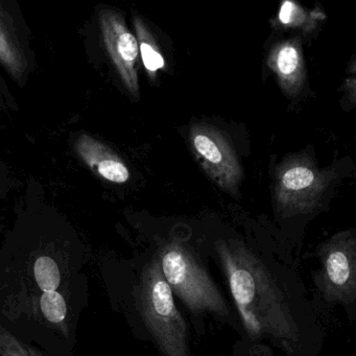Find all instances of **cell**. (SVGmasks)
I'll return each mask as SVG.
<instances>
[{"instance_id":"cell-2","label":"cell","mask_w":356,"mask_h":356,"mask_svg":"<svg viewBox=\"0 0 356 356\" xmlns=\"http://www.w3.org/2000/svg\"><path fill=\"white\" fill-rule=\"evenodd\" d=\"M137 301L141 316L163 356H191L186 323L177 308L158 257L143 268Z\"/></svg>"},{"instance_id":"cell-12","label":"cell","mask_w":356,"mask_h":356,"mask_svg":"<svg viewBox=\"0 0 356 356\" xmlns=\"http://www.w3.org/2000/svg\"><path fill=\"white\" fill-rule=\"evenodd\" d=\"M34 278L39 289L45 291H58L61 284V273L57 262L49 256H40L34 264Z\"/></svg>"},{"instance_id":"cell-3","label":"cell","mask_w":356,"mask_h":356,"mask_svg":"<svg viewBox=\"0 0 356 356\" xmlns=\"http://www.w3.org/2000/svg\"><path fill=\"white\" fill-rule=\"evenodd\" d=\"M158 259L168 286L191 312L229 316L230 312L224 295L184 245L168 243L160 250Z\"/></svg>"},{"instance_id":"cell-7","label":"cell","mask_w":356,"mask_h":356,"mask_svg":"<svg viewBox=\"0 0 356 356\" xmlns=\"http://www.w3.org/2000/svg\"><path fill=\"white\" fill-rule=\"evenodd\" d=\"M321 286L325 296L334 301L347 302L355 295V241L348 233L333 237L324 245Z\"/></svg>"},{"instance_id":"cell-11","label":"cell","mask_w":356,"mask_h":356,"mask_svg":"<svg viewBox=\"0 0 356 356\" xmlns=\"http://www.w3.org/2000/svg\"><path fill=\"white\" fill-rule=\"evenodd\" d=\"M133 22H134L141 60H143V65H145L149 78L153 80L157 76L158 70H163L165 67V61H164L163 56L160 53L155 38L149 32V28L143 22V20L139 16H134Z\"/></svg>"},{"instance_id":"cell-13","label":"cell","mask_w":356,"mask_h":356,"mask_svg":"<svg viewBox=\"0 0 356 356\" xmlns=\"http://www.w3.org/2000/svg\"><path fill=\"white\" fill-rule=\"evenodd\" d=\"M40 309L44 318L53 324H63L67 318V303L62 293L58 291L42 293Z\"/></svg>"},{"instance_id":"cell-4","label":"cell","mask_w":356,"mask_h":356,"mask_svg":"<svg viewBox=\"0 0 356 356\" xmlns=\"http://www.w3.org/2000/svg\"><path fill=\"white\" fill-rule=\"evenodd\" d=\"M189 137L193 154L208 176L227 193H236L243 170L228 139L208 124H195Z\"/></svg>"},{"instance_id":"cell-8","label":"cell","mask_w":356,"mask_h":356,"mask_svg":"<svg viewBox=\"0 0 356 356\" xmlns=\"http://www.w3.org/2000/svg\"><path fill=\"white\" fill-rule=\"evenodd\" d=\"M268 64L285 93L296 95L300 92L305 82L306 70L298 39L281 41L274 45L268 55Z\"/></svg>"},{"instance_id":"cell-1","label":"cell","mask_w":356,"mask_h":356,"mask_svg":"<svg viewBox=\"0 0 356 356\" xmlns=\"http://www.w3.org/2000/svg\"><path fill=\"white\" fill-rule=\"evenodd\" d=\"M216 251L247 330L253 335L296 339L291 312L266 266L243 245L218 243Z\"/></svg>"},{"instance_id":"cell-6","label":"cell","mask_w":356,"mask_h":356,"mask_svg":"<svg viewBox=\"0 0 356 356\" xmlns=\"http://www.w3.org/2000/svg\"><path fill=\"white\" fill-rule=\"evenodd\" d=\"M99 19L108 55L122 84L137 99L139 97V47L136 37L130 32L122 16L113 10H101Z\"/></svg>"},{"instance_id":"cell-9","label":"cell","mask_w":356,"mask_h":356,"mask_svg":"<svg viewBox=\"0 0 356 356\" xmlns=\"http://www.w3.org/2000/svg\"><path fill=\"white\" fill-rule=\"evenodd\" d=\"M74 147L81 159L105 180L122 184L130 179V172L124 162L95 137L81 135L76 139Z\"/></svg>"},{"instance_id":"cell-14","label":"cell","mask_w":356,"mask_h":356,"mask_svg":"<svg viewBox=\"0 0 356 356\" xmlns=\"http://www.w3.org/2000/svg\"><path fill=\"white\" fill-rule=\"evenodd\" d=\"M0 356H43L36 350L0 328Z\"/></svg>"},{"instance_id":"cell-10","label":"cell","mask_w":356,"mask_h":356,"mask_svg":"<svg viewBox=\"0 0 356 356\" xmlns=\"http://www.w3.org/2000/svg\"><path fill=\"white\" fill-rule=\"evenodd\" d=\"M0 64L16 81L22 80L28 70L26 53L18 40L17 34L13 26L10 22V18L1 7H0Z\"/></svg>"},{"instance_id":"cell-5","label":"cell","mask_w":356,"mask_h":356,"mask_svg":"<svg viewBox=\"0 0 356 356\" xmlns=\"http://www.w3.org/2000/svg\"><path fill=\"white\" fill-rule=\"evenodd\" d=\"M327 186L326 177L305 158L289 160L277 170L274 197L282 211L312 209Z\"/></svg>"},{"instance_id":"cell-16","label":"cell","mask_w":356,"mask_h":356,"mask_svg":"<svg viewBox=\"0 0 356 356\" xmlns=\"http://www.w3.org/2000/svg\"><path fill=\"white\" fill-rule=\"evenodd\" d=\"M0 195H1V183H0Z\"/></svg>"},{"instance_id":"cell-15","label":"cell","mask_w":356,"mask_h":356,"mask_svg":"<svg viewBox=\"0 0 356 356\" xmlns=\"http://www.w3.org/2000/svg\"><path fill=\"white\" fill-rule=\"evenodd\" d=\"M278 18L279 22L286 26H304L307 22L305 11L291 0L282 3Z\"/></svg>"}]
</instances>
